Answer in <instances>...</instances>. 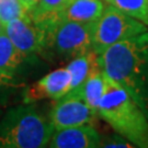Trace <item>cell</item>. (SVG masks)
Listing matches in <instances>:
<instances>
[{
  "instance_id": "obj_1",
  "label": "cell",
  "mask_w": 148,
  "mask_h": 148,
  "mask_svg": "<svg viewBox=\"0 0 148 148\" xmlns=\"http://www.w3.org/2000/svg\"><path fill=\"white\" fill-rule=\"evenodd\" d=\"M104 74L127 91L148 119V31L98 55Z\"/></svg>"
},
{
  "instance_id": "obj_2",
  "label": "cell",
  "mask_w": 148,
  "mask_h": 148,
  "mask_svg": "<svg viewBox=\"0 0 148 148\" xmlns=\"http://www.w3.org/2000/svg\"><path fill=\"white\" fill-rule=\"evenodd\" d=\"M97 114L134 147L148 148V119L123 87L106 76V92Z\"/></svg>"
},
{
  "instance_id": "obj_3",
  "label": "cell",
  "mask_w": 148,
  "mask_h": 148,
  "mask_svg": "<svg viewBox=\"0 0 148 148\" xmlns=\"http://www.w3.org/2000/svg\"><path fill=\"white\" fill-rule=\"evenodd\" d=\"M54 131L49 119L35 104H20L10 109L0 121V148L46 147Z\"/></svg>"
},
{
  "instance_id": "obj_4",
  "label": "cell",
  "mask_w": 148,
  "mask_h": 148,
  "mask_svg": "<svg viewBox=\"0 0 148 148\" xmlns=\"http://www.w3.org/2000/svg\"><path fill=\"white\" fill-rule=\"evenodd\" d=\"M92 24L68 21L59 16L38 24L45 32V51L64 59H74L92 52Z\"/></svg>"
},
{
  "instance_id": "obj_5",
  "label": "cell",
  "mask_w": 148,
  "mask_h": 148,
  "mask_svg": "<svg viewBox=\"0 0 148 148\" xmlns=\"http://www.w3.org/2000/svg\"><path fill=\"white\" fill-rule=\"evenodd\" d=\"M148 31V27L125 12L109 5L92 24V51L101 55L106 48Z\"/></svg>"
},
{
  "instance_id": "obj_6",
  "label": "cell",
  "mask_w": 148,
  "mask_h": 148,
  "mask_svg": "<svg viewBox=\"0 0 148 148\" xmlns=\"http://www.w3.org/2000/svg\"><path fill=\"white\" fill-rule=\"evenodd\" d=\"M95 116L82 97L67 92L56 100L49 113V121L55 130H62L90 124Z\"/></svg>"
},
{
  "instance_id": "obj_7",
  "label": "cell",
  "mask_w": 148,
  "mask_h": 148,
  "mask_svg": "<svg viewBox=\"0 0 148 148\" xmlns=\"http://www.w3.org/2000/svg\"><path fill=\"white\" fill-rule=\"evenodd\" d=\"M5 33L13 45L27 57L45 51V32L31 16L5 23Z\"/></svg>"
},
{
  "instance_id": "obj_8",
  "label": "cell",
  "mask_w": 148,
  "mask_h": 148,
  "mask_svg": "<svg viewBox=\"0 0 148 148\" xmlns=\"http://www.w3.org/2000/svg\"><path fill=\"white\" fill-rule=\"evenodd\" d=\"M70 84L71 77L68 69H55L24 90L23 103H33L43 99L57 100L68 92Z\"/></svg>"
},
{
  "instance_id": "obj_9",
  "label": "cell",
  "mask_w": 148,
  "mask_h": 148,
  "mask_svg": "<svg viewBox=\"0 0 148 148\" xmlns=\"http://www.w3.org/2000/svg\"><path fill=\"white\" fill-rule=\"evenodd\" d=\"M100 145V134L90 124L55 130L48 144L52 148H95Z\"/></svg>"
},
{
  "instance_id": "obj_10",
  "label": "cell",
  "mask_w": 148,
  "mask_h": 148,
  "mask_svg": "<svg viewBox=\"0 0 148 148\" xmlns=\"http://www.w3.org/2000/svg\"><path fill=\"white\" fill-rule=\"evenodd\" d=\"M104 9L102 0H70L58 16L68 21L92 24L100 18Z\"/></svg>"
},
{
  "instance_id": "obj_11",
  "label": "cell",
  "mask_w": 148,
  "mask_h": 148,
  "mask_svg": "<svg viewBox=\"0 0 148 148\" xmlns=\"http://www.w3.org/2000/svg\"><path fill=\"white\" fill-rule=\"evenodd\" d=\"M106 75L102 70L99 63V57L97 56L92 63L90 71L85 84L82 86V98L91 111L97 114L98 106L100 100L106 92ZM98 115V114H97Z\"/></svg>"
},
{
  "instance_id": "obj_12",
  "label": "cell",
  "mask_w": 148,
  "mask_h": 148,
  "mask_svg": "<svg viewBox=\"0 0 148 148\" xmlns=\"http://www.w3.org/2000/svg\"><path fill=\"white\" fill-rule=\"evenodd\" d=\"M97 56L98 55L92 51L86 55L76 57L70 60V63L66 67L69 70L70 77H71V84H70V89L68 92L82 97V92H81L82 86L85 84L92 63Z\"/></svg>"
},
{
  "instance_id": "obj_13",
  "label": "cell",
  "mask_w": 148,
  "mask_h": 148,
  "mask_svg": "<svg viewBox=\"0 0 148 148\" xmlns=\"http://www.w3.org/2000/svg\"><path fill=\"white\" fill-rule=\"evenodd\" d=\"M25 55L18 49L10 41V38L5 32L0 34V69L11 74H16V71L24 63Z\"/></svg>"
},
{
  "instance_id": "obj_14",
  "label": "cell",
  "mask_w": 148,
  "mask_h": 148,
  "mask_svg": "<svg viewBox=\"0 0 148 148\" xmlns=\"http://www.w3.org/2000/svg\"><path fill=\"white\" fill-rule=\"evenodd\" d=\"M69 1L70 0H38L36 7L31 12V18L38 24L56 18Z\"/></svg>"
},
{
  "instance_id": "obj_15",
  "label": "cell",
  "mask_w": 148,
  "mask_h": 148,
  "mask_svg": "<svg viewBox=\"0 0 148 148\" xmlns=\"http://www.w3.org/2000/svg\"><path fill=\"white\" fill-rule=\"evenodd\" d=\"M111 5L148 27V0H112Z\"/></svg>"
},
{
  "instance_id": "obj_16",
  "label": "cell",
  "mask_w": 148,
  "mask_h": 148,
  "mask_svg": "<svg viewBox=\"0 0 148 148\" xmlns=\"http://www.w3.org/2000/svg\"><path fill=\"white\" fill-rule=\"evenodd\" d=\"M27 16L31 14L21 0H0V21L3 25L12 20Z\"/></svg>"
},
{
  "instance_id": "obj_17",
  "label": "cell",
  "mask_w": 148,
  "mask_h": 148,
  "mask_svg": "<svg viewBox=\"0 0 148 148\" xmlns=\"http://www.w3.org/2000/svg\"><path fill=\"white\" fill-rule=\"evenodd\" d=\"M14 75L16 74H11L0 69V103L5 102L10 90L16 89L21 86L18 84Z\"/></svg>"
},
{
  "instance_id": "obj_18",
  "label": "cell",
  "mask_w": 148,
  "mask_h": 148,
  "mask_svg": "<svg viewBox=\"0 0 148 148\" xmlns=\"http://www.w3.org/2000/svg\"><path fill=\"white\" fill-rule=\"evenodd\" d=\"M100 147H134L131 142H128L126 138L123 137L120 134H115L111 137L106 138L104 142L101 140Z\"/></svg>"
},
{
  "instance_id": "obj_19",
  "label": "cell",
  "mask_w": 148,
  "mask_h": 148,
  "mask_svg": "<svg viewBox=\"0 0 148 148\" xmlns=\"http://www.w3.org/2000/svg\"><path fill=\"white\" fill-rule=\"evenodd\" d=\"M22 3L25 5V8H27L29 12H30V14H31V12L33 11V9L36 7L37 2H38V0H21Z\"/></svg>"
},
{
  "instance_id": "obj_20",
  "label": "cell",
  "mask_w": 148,
  "mask_h": 148,
  "mask_svg": "<svg viewBox=\"0 0 148 148\" xmlns=\"http://www.w3.org/2000/svg\"><path fill=\"white\" fill-rule=\"evenodd\" d=\"M2 32H5V25H3V23L0 21V34L2 33Z\"/></svg>"
},
{
  "instance_id": "obj_21",
  "label": "cell",
  "mask_w": 148,
  "mask_h": 148,
  "mask_svg": "<svg viewBox=\"0 0 148 148\" xmlns=\"http://www.w3.org/2000/svg\"><path fill=\"white\" fill-rule=\"evenodd\" d=\"M103 2H106V3H108V5H111V1L112 0H102Z\"/></svg>"
}]
</instances>
